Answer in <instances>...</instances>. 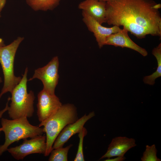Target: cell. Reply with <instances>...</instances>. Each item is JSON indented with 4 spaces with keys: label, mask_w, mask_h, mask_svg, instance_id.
Returning a JSON list of instances; mask_svg holds the SVG:
<instances>
[{
    "label": "cell",
    "mask_w": 161,
    "mask_h": 161,
    "mask_svg": "<svg viewBox=\"0 0 161 161\" xmlns=\"http://www.w3.org/2000/svg\"><path fill=\"white\" fill-rule=\"evenodd\" d=\"M161 7L154 0H111L106 2V23L123 26L138 38H161Z\"/></svg>",
    "instance_id": "1"
},
{
    "label": "cell",
    "mask_w": 161,
    "mask_h": 161,
    "mask_svg": "<svg viewBox=\"0 0 161 161\" xmlns=\"http://www.w3.org/2000/svg\"><path fill=\"white\" fill-rule=\"evenodd\" d=\"M78 115L77 109L74 105L67 103L62 105L55 114L40 123L38 126L43 127L44 133L46 134L47 147L44 156L49 155L58 135L66 126L79 119Z\"/></svg>",
    "instance_id": "2"
},
{
    "label": "cell",
    "mask_w": 161,
    "mask_h": 161,
    "mask_svg": "<svg viewBox=\"0 0 161 161\" xmlns=\"http://www.w3.org/2000/svg\"><path fill=\"white\" fill-rule=\"evenodd\" d=\"M27 118L23 117L11 120L1 119V130L5 134V140L4 144L0 145V156L13 143L42 135L44 133L43 128L31 125Z\"/></svg>",
    "instance_id": "3"
},
{
    "label": "cell",
    "mask_w": 161,
    "mask_h": 161,
    "mask_svg": "<svg viewBox=\"0 0 161 161\" xmlns=\"http://www.w3.org/2000/svg\"><path fill=\"white\" fill-rule=\"evenodd\" d=\"M28 71L27 67L21 80L11 93V102L7 111L9 117L12 119L23 117L30 118L33 115L35 96L32 91L29 93L27 92Z\"/></svg>",
    "instance_id": "4"
},
{
    "label": "cell",
    "mask_w": 161,
    "mask_h": 161,
    "mask_svg": "<svg viewBox=\"0 0 161 161\" xmlns=\"http://www.w3.org/2000/svg\"><path fill=\"white\" fill-rule=\"evenodd\" d=\"M24 38L18 37L10 44L0 47V63L4 76V86L0 93V98L5 93H11L21 80V77L14 74V63L17 49Z\"/></svg>",
    "instance_id": "5"
},
{
    "label": "cell",
    "mask_w": 161,
    "mask_h": 161,
    "mask_svg": "<svg viewBox=\"0 0 161 161\" xmlns=\"http://www.w3.org/2000/svg\"><path fill=\"white\" fill-rule=\"evenodd\" d=\"M59 65L58 57H54L46 65L35 69L33 76L28 80L35 78L40 80L43 85V89L50 94L55 95L59 78Z\"/></svg>",
    "instance_id": "6"
},
{
    "label": "cell",
    "mask_w": 161,
    "mask_h": 161,
    "mask_svg": "<svg viewBox=\"0 0 161 161\" xmlns=\"http://www.w3.org/2000/svg\"><path fill=\"white\" fill-rule=\"evenodd\" d=\"M46 138L44 135H40L24 139L23 142L18 146L11 147L8 151L15 159L23 160L26 156L33 154H44L46 149Z\"/></svg>",
    "instance_id": "7"
},
{
    "label": "cell",
    "mask_w": 161,
    "mask_h": 161,
    "mask_svg": "<svg viewBox=\"0 0 161 161\" xmlns=\"http://www.w3.org/2000/svg\"><path fill=\"white\" fill-rule=\"evenodd\" d=\"M38 98L37 115L40 123L55 114L62 105L55 94H50L43 89L38 93Z\"/></svg>",
    "instance_id": "8"
},
{
    "label": "cell",
    "mask_w": 161,
    "mask_h": 161,
    "mask_svg": "<svg viewBox=\"0 0 161 161\" xmlns=\"http://www.w3.org/2000/svg\"><path fill=\"white\" fill-rule=\"evenodd\" d=\"M82 20L88 30L92 32L100 48L105 45L107 37L119 31V27L113 26L111 27L103 26L102 24L85 12L82 11Z\"/></svg>",
    "instance_id": "9"
},
{
    "label": "cell",
    "mask_w": 161,
    "mask_h": 161,
    "mask_svg": "<svg viewBox=\"0 0 161 161\" xmlns=\"http://www.w3.org/2000/svg\"><path fill=\"white\" fill-rule=\"evenodd\" d=\"M95 115L94 112H91L88 115L85 114L74 122L66 126L55 140L52 146V149L63 147L72 136L78 133L84 127L85 123Z\"/></svg>",
    "instance_id": "10"
},
{
    "label": "cell",
    "mask_w": 161,
    "mask_h": 161,
    "mask_svg": "<svg viewBox=\"0 0 161 161\" xmlns=\"http://www.w3.org/2000/svg\"><path fill=\"white\" fill-rule=\"evenodd\" d=\"M128 32L123 28L117 32L111 34L107 37L105 45L129 48L138 52L144 57L146 56L148 54L147 51L135 43L129 36Z\"/></svg>",
    "instance_id": "11"
},
{
    "label": "cell",
    "mask_w": 161,
    "mask_h": 161,
    "mask_svg": "<svg viewBox=\"0 0 161 161\" xmlns=\"http://www.w3.org/2000/svg\"><path fill=\"white\" fill-rule=\"evenodd\" d=\"M135 142L134 138L122 136L115 137L109 145L106 152L99 160L114 157H124L128 150L137 145Z\"/></svg>",
    "instance_id": "12"
},
{
    "label": "cell",
    "mask_w": 161,
    "mask_h": 161,
    "mask_svg": "<svg viewBox=\"0 0 161 161\" xmlns=\"http://www.w3.org/2000/svg\"><path fill=\"white\" fill-rule=\"evenodd\" d=\"M78 8L101 24L106 23V2L98 0H84L78 4Z\"/></svg>",
    "instance_id": "13"
},
{
    "label": "cell",
    "mask_w": 161,
    "mask_h": 161,
    "mask_svg": "<svg viewBox=\"0 0 161 161\" xmlns=\"http://www.w3.org/2000/svg\"><path fill=\"white\" fill-rule=\"evenodd\" d=\"M61 0H26L27 4L35 11L52 10L60 4Z\"/></svg>",
    "instance_id": "14"
},
{
    "label": "cell",
    "mask_w": 161,
    "mask_h": 161,
    "mask_svg": "<svg viewBox=\"0 0 161 161\" xmlns=\"http://www.w3.org/2000/svg\"><path fill=\"white\" fill-rule=\"evenodd\" d=\"M152 54L156 58L157 62V67L156 71L152 74L144 77L143 81L146 84L153 85L155 80L161 76V43L154 48L152 51Z\"/></svg>",
    "instance_id": "15"
},
{
    "label": "cell",
    "mask_w": 161,
    "mask_h": 161,
    "mask_svg": "<svg viewBox=\"0 0 161 161\" xmlns=\"http://www.w3.org/2000/svg\"><path fill=\"white\" fill-rule=\"evenodd\" d=\"M72 145L70 144L65 147H61L52 149L48 159L49 161H67L68 151Z\"/></svg>",
    "instance_id": "16"
},
{
    "label": "cell",
    "mask_w": 161,
    "mask_h": 161,
    "mask_svg": "<svg viewBox=\"0 0 161 161\" xmlns=\"http://www.w3.org/2000/svg\"><path fill=\"white\" fill-rule=\"evenodd\" d=\"M145 151L141 159L142 161H160L157 156V150L155 144L151 146L147 145Z\"/></svg>",
    "instance_id": "17"
},
{
    "label": "cell",
    "mask_w": 161,
    "mask_h": 161,
    "mask_svg": "<svg viewBox=\"0 0 161 161\" xmlns=\"http://www.w3.org/2000/svg\"><path fill=\"white\" fill-rule=\"evenodd\" d=\"M87 131L83 127L78 133L79 141L78 147L74 161H84L85 160L83 153V141L84 137L86 135Z\"/></svg>",
    "instance_id": "18"
},
{
    "label": "cell",
    "mask_w": 161,
    "mask_h": 161,
    "mask_svg": "<svg viewBox=\"0 0 161 161\" xmlns=\"http://www.w3.org/2000/svg\"><path fill=\"white\" fill-rule=\"evenodd\" d=\"M10 100V97H9L8 98L7 102L6 104L5 107L2 110L0 111V119L1 118L3 114L8 110L9 107L8 103ZM2 131L1 128H0V134L1 132Z\"/></svg>",
    "instance_id": "19"
},
{
    "label": "cell",
    "mask_w": 161,
    "mask_h": 161,
    "mask_svg": "<svg viewBox=\"0 0 161 161\" xmlns=\"http://www.w3.org/2000/svg\"><path fill=\"white\" fill-rule=\"evenodd\" d=\"M126 159V158L124 156L117 157L113 159H110L108 158L107 159L104 160L105 161H123L124 160Z\"/></svg>",
    "instance_id": "20"
},
{
    "label": "cell",
    "mask_w": 161,
    "mask_h": 161,
    "mask_svg": "<svg viewBox=\"0 0 161 161\" xmlns=\"http://www.w3.org/2000/svg\"><path fill=\"white\" fill-rule=\"evenodd\" d=\"M7 0H0V17H1V12L4 7Z\"/></svg>",
    "instance_id": "21"
},
{
    "label": "cell",
    "mask_w": 161,
    "mask_h": 161,
    "mask_svg": "<svg viewBox=\"0 0 161 161\" xmlns=\"http://www.w3.org/2000/svg\"><path fill=\"white\" fill-rule=\"evenodd\" d=\"M5 45L4 41L2 38H0V47Z\"/></svg>",
    "instance_id": "22"
},
{
    "label": "cell",
    "mask_w": 161,
    "mask_h": 161,
    "mask_svg": "<svg viewBox=\"0 0 161 161\" xmlns=\"http://www.w3.org/2000/svg\"><path fill=\"white\" fill-rule=\"evenodd\" d=\"M98 0L100 1H101L106 2L108 1H110L111 0Z\"/></svg>",
    "instance_id": "23"
},
{
    "label": "cell",
    "mask_w": 161,
    "mask_h": 161,
    "mask_svg": "<svg viewBox=\"0 0 161 161\" xmlns=\"http://www.w3.org/2000/svg\"><path fill=\"white\" fill-rule=\"evenodd\" d=\"M2 82V80L1 78L0 77V83H1Z\"/></svg>",
    "instance_id": "24"
}]
</instances>
